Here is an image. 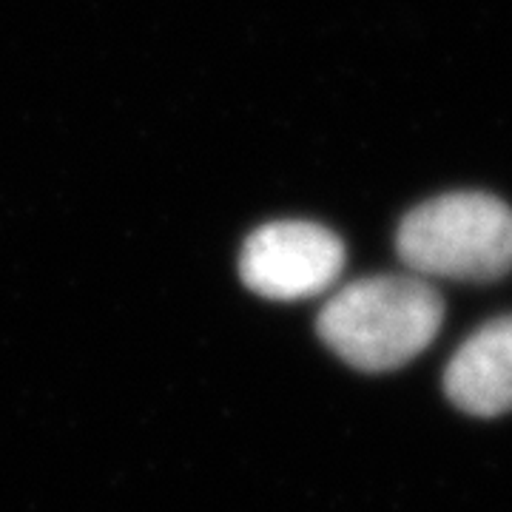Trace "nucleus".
Here are the masks:
<instances>
[{"label": "nucleus", "instance_id": "obj_2", "mask_svg": "<svg viewBox=\"0 0 512 512\" xmlns=\"http://www.w3.org/2000/svg\"><path fill=\"white\" fill-rule=\"evenodd\" d=\"M396 248L413 274L493 282L512 271V208L481 191L441 194L404 217Z\"/></svg>", "mask_w": 512, "mask_h": 512}, {"label": "nucleus", "instance_id": "obj_3", "mask_svg": "<svg viewBox=\"0 0 512 512\" xmlns=\"http://www.w3.org/2000/svg\"><path fill=\"white\" fill-rule=\"evenodd\" d=\"M345 268V245L325 225L268 222L239 254L242 282L265 299L296 302L325 293Z\"/></svg>", "mask_w": 512, "mask_h": 512}, {"label": "nucleus", "instance_id": "obj_4", "mask_svg": "<svg viewBox=\"0 0 512 512\" xmlns=\"http://www.w3.org/2000/svg\"><path fill=\"white\" fill-rule=\"evenodd\" d=\"M447 399L470 416L512 410V316L478 328L450 359L444 373Z\"/></svg>", "mask_w": 512, "mask_h": 512}, {"label": "nucleus", "instance_id": "obj_1", "mask_svg": "<svg viewBox=\"0 0 512 512\" xmlns=\"http://www.w3.org/2000/svg\"><path fill=\"white\" fill-rule=\"evenodd\" d=\"M441 319L444 302L424 276L379 274L333 293L316 330L342 362L384 373L416 359L436 339Z\"/></svg>", "mask_w": 512, "mask_h": 512}]
</instances>
